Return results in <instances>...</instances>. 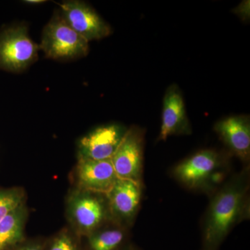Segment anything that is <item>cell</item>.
<instances>
[{"mask_svg":"<svg viewBox=\"0 0 250 250\" xmlns=\"http://www.w3.org/2000/svg\"><path fill=\"white\" fill-rule=\"evenodd\" d=\"M39 49L23 26L3 31L0 34V69L22 71L35 62Z\"/></svg>","mask_w":250,"mask_h":250,"instance_id":"5","label":"cell"},{"mask_svg":"<svg viewBox=\"0 0 250 250\" xmlns=\"http://www.w3.org/2000/svg\"><path fill=\"white\" fill-rule=\"evenodd\" d=\"M219 138L231 152L245 163L250 158V122L249 117H229L215 125Z\"/></svg>","mask_w":250,"mask_h":250,"instance_id":"11","label":"cell"},{"mask_svg":"<svg viewBox=\"0 0 250 250\" xmlns=\"http://www.w3.org/2000/svg\"><path fill=\"white\" fill-rule=\"evenodd\" d=\"M41 48L48 58L69 60L86 55L88 42L58 15L45 26Z\"/></svg>","mask_w":250,"mask_h":250,"instance_id":"4","label":"cell"},{"mask_svg":"<svg viewBox=\"0 0 250 250\" xmlns=\"http://www.w3.org/2000/svg\"><path fill=\"white\" fill-rule=\"evenodd\" d=\"M127 130L118 124L95 128L80 140L79 158L98 161L111 159Z\"/></svg>","mask_w":250,"mask_h":250,"instance_id":"8","label":"cell"},{"mask_svg":"<svg viewBox=\"0 0 250 250\" xmlns=\"http://www.w3.org/2000/svg\"><path fill=\"white\" fill-rule=\"evenodd\" d=\"M25 2H27V4H36L45 2V1H42V0H28V1H25Z\"/></svg>","mask_w":250,"mask_h":250,"instance_id":"19","label":"cell"},{"mask_svg":"<svg viewBox=\"0 0 250 250\" xmlns=\"http://www.w3.org/2000/svg\"><path fill=\"white\" fill-rule=\"evenodd\" d=\"M106 194L112 222L126 229L132 226L142 199V183L118 178Z\"/></svg>","mask_w":250,"mask_h":250,"instance_id":"6","label":"cell"},{"mask_svg":"<svg viewBox=\"0 0 250 250\" xmlns=\"http://www.w3.org/2000/svg\"><path fill=\"white\" fill-rule=\"evenodd\" d=\"M78 188L106 193L118 179L111 159L98 161L79 158Z\"/></svg>","mask_w":250,"mask_h":250,"instance_id":"12","label":"cell"},{"mask_svg":"<svg viewBox=\"0 0 250 250\" xmlns=\"http://www.w3.org/2000/svg\"><path fill=\"white\" fill-rule=\"evenodd\" d=\"M126 230L113 222L106 223L87 236L90 250H119L126 241Z\"/></svg>","mask_w":250,"mask_h":250,"instance_id":"14","label":"cell"},{"mask_svg":"<svg viewBox=\"0 0 250 250\" xmlns=\"http://www.w3.org/2000/svg\"><path fill=\"white\" fill-rule=\"evenodd\" d=\"M61 7L63 19L88 42L103 39L111 34L110 26L85 3L66 1L61 5Z\"/></svg>","mask_w":250,"mask_h":250,"instance_id":"9","label":"cell"},{"mask_svg":"<svg viewBox=\"0 0 250 250\" xmlns=\"http://www.w3.org/2000/svg\"><path fill=\"white\" fill-rule=\"evenodd\" d=\"M144 131L138 126L128 129L111 158L118 178L142 183Z\"/></svg>","mask_w":250,"mask_h":250,"instance_id":"7","label":"cell"},{"mask_svg":"<svg viewBox=\"0 0 250 250\" xmlns=\"http://www.w3.org/2000/svg\"><path fill=\"white\" fill-rule=\"evenodd\" d=\"M47 250H78V248L73 237L63 231L53 238Z\"/></svg>","mask_w":250,"mask_h":250,"instance_id":"16","label":"cell"},{"mask_svg":"<svg viewBox=\"0 0 250 250\" xmlns=\"http://www.w3.org/2000/svg\"><path fill=\"white\" fill-rule=\"evenodd\" d=\"M67 216L79 234L88 236L112 221L106 193L77 188L68 199Z\"/></svg>","mask_w":250,"mask_h":250,"instance_id":"3","label":"cell"},{"mask_svg":"<svg viewBox=\"0 0 250 250\" xmlns=\"http://www.w3.org/2000/svg\"><path fill=\"white\" fill-rule=\"evenodd\" d=\"M27 210L21 205L0 222V250H7L24 239Z\"/></svg>","mask_w":250,"mask_h":250,"instance_id":"13","label":"cell"},{"mask_svg":"<svg viewBox=\"0 0 250 250\" xmlns=\"http://www.w3.org/2000/svg\"><path fill=\"white\" fill-rule=\"evenodd\" d=\"M250 187L246 166L212 194L202 225V250H218L232 229L250 218Z\"/></svg>","mask_w":250,"mask_h":250,"instance_id":"1","label":"cell"},{"mask_svg":"<svg viewBox=\"0 0 250 250\" xmlns=\"http://www.w3.org/2000/svg\"><path fill=\"white\" fill-rule=\"evenodd\" d=\"M229 158L225 153L204 149L176 166L173 175L188 188L213 194L223 184Z\"/></svg>","mask_w":250,"mask_h":250,"instance_id":"2","label":"cell"},{"mask_svg":"<svg viewBox=\"0 0 250 250\" xmlns=\"http://www.w3.org/2000/svg\"><path fill=\"white\" fill-rule=\"evenodd\" d=\"M14 250H43V248L40 243L34 242V243H26V244L18 247Z\"/></svg>","mask_w":250,"mask_h":250,"instance_id":"17","label":"cell"},{"mask_svg":"<svg viewBox=\"0 0 250 250\" xmlns=\"http://www.w3.org/2000/svg\"><path fill=\"white\" fill-rule=\"evenodd\" d=\"M24 192L21 188H0V222L24 205Z\"/></svg>","mask_w":250,"mask_h":250,"instance_id":"15","label":"cell"},{"mask_svg":"<svg viewBox=\"0 0 250 250\" xmlns=\"http://www.w3.org/2000/svg\"><path fill=\"white\" fill-rule=\"evenodd\" d=\"M191 134V125L187 117L182 93L177 85H170L164 96L162 121L157 141H165L174 135Z\"/></svg>","mask_w":250,"mask_h":250,"instance_id":"10","label":"cell"},{"mask_svg":"<svg viewBox=\"0 0 250 250\" xmlns=\"http://www.w3.org/2000/svg\"><path fill=\"white\" fill-rule=\"evenodd\" d=\"M119 250H142L139 248H136V246L133 245L129 244L126 246H123Z\"/></svg>","mask_w":250,"mask_h":250,"instance_id":"18","label":"cell"}]
</instances>
